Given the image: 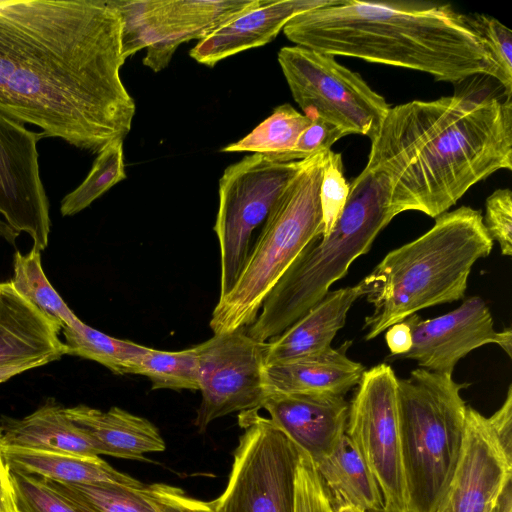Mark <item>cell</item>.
Listing matches in <instances>:
<instances>
[{"label":"cell","instance_id":"30bf717a","mask_svg":"<svg viewBox=\"0 0 512 512\" xmlns=\"http://www.w3.org/2000/svg\"><path fill=\"white\" fill-rule=\"evenodd\" d=\"M303 162L251 154L225 169L219 180L214 225L220 251L219 297L235 283L251 250L254 231L264 224Z\"/></svg>","mask_w":512,"mask_h":512},{"label":"cell","instance_id":"74e56055","mask_svg":"<svg viewBox=\"0 0 512 512\" xmlns=\"http://www.w3.org/2000/svg\"><path fill=\"white\" fill-rule=\"evenodd\" d=\"M144 493L158 512H214L210 503L191 498L180 488L167 484L145 485Z\"/></svg>","mask_w":512,"mask_h":512},{"label":"cell","instance_id":"44dd1931","mask_svg":"<svg viewBox=\"0 0 512 512\" xmlns=\"http://www.w3.org/2000/svg\"><path fill=\"white\" fill-rule=\"evenodd\" d=\"M351 344L286 363L265 366L264 384L270 394H331L344 396L358 385L364 366L346 355Z\"/></svg>","mask_w":512,"mask_h":512},{"label":"cell","instance_id":"cb8c5ba5","mask_svg":"<svg viewBox=\"0 0 512 512\" xmlns=\"http://www.w3.org/2000/svg\"><path fill=\"white\" fill-rule=\"evenodd\" d=\"M313 463L333 510L352 505L365 511L384 512L377 482L346 434L328 454Z\"/></svg>","mask_w":512,"mask_h":512},{"label":"cell","instance_id":"9a60e30c","mask_svg":"<svg viewBox=\"0 0 512 512\" xmlns=\"http://www.w3.org/2000/svg\"><path fill=\"white\" fill-rule=\"evenodd\" d=\"M42 137L0 113V215L14 231L27 233L40 252L48 245L51 227L37 149Z\"/></svg>","mask_w":512,"mask_h":512},{"label":"cell","instance_id":"836d02e7","mask_svg":"<svg viewBox=\"0 0 512 512\" xmlns=\"http://www.w3.org/2000/svg\"><path fill=\"white\" fill-rule=\"evenodd\" d=\"M350 193V183L343 173V161L340 153L328 150L325 154L322 181L320 186V205L324 232L328 234L340 217Z\"/></svg>","mask_w":512,"mask_h":512},{"label":"cell","instance_id":"8d00e7d4","mask_svg":"<svg viewBox=\"0 0 512 512\" xmlns=\"http://www.w3.org/2000/svg\"><path fill=\"white\" fill-rule=\"evenodd\" d=\"M309 126L300 134L291 153L292 161H299L331 150V146L345 135L336 127L318 117L310 118Z\"/></svg>","mask_w":512,"mask_h":512},{"label":"cell","instance_id":"f35d334b","mask_svg":"<svg viewBox=\"0 0 512 512\" xmlns=\"http://www.w3.org/2000/svg\"><path fill=\"white\" fill-rule=\"evenodd\" d=\"M0 512H18L10 467L4 455L3 433L0 426Z\"/></svg>","mask_w":512,"mask_h":512},{"label":"cell","instance_id":"d4e9b609","mask_svg":"<svg viewBox=\"0 0 512 512\" xmlns=\"http://www.w3.org/2000/svg\"><path fill=\"white\" fill-rule=\"evenodd\" d=\"M11 471L31 474L66 484H115L142 488L140 481L121 473L98 457L4 447Z\"/></svg>","mask_w":512,"mask_h":512},{"label":"cell","instance_id":"d6a6232c","mask_svg":"<svg viewBox=\"0 0 512 512\" xmlns=\"http://www.w3.org/2000/svg\"><path fill=\"white\" fill-rule=\"evenodd\" d=\"M467 24L483 40L494 60L506 95L512 92V31L496 18L481 14H465Z\"/></svg>","mask_w":512,"mask_h":512},{"label":"cell","instance_id":"4dcf8cb0","mask_svg":"<svg viewBox=\"0 0 512 512\" xmlns=\"http://www.w3.org/2000/svg\"><path fill=\"white\" fill-rule=\"evenodd\" d=\"M49 484L85 512H158L144 487L115 484L77 485L47 479Z\"/></svg>","mask_w":512,"mask_h":512},{"label":"cell","instance_id":"d590c367","mask_svg":"<svg viewBox=\"0 0 512 512\" xmlns=\"http://www.w3.org/2000/svg\"><path fill=\"white\" fill-rule=\"evenodd\" d=\"M295 512H333L314 463L302 450L296 473Z\"/></svg>","mask_w":512,"mask_h":512},{"label":"cell","instance_id":"8992f818","mask_svg":"<svg viewBox=\"0 0 512 512\" xmlns=\"http://www.w3.org/2000/svg\"><path fill=\"white\" fill-rule=\"evenodd\" d=\"M452 375L424 368L397 379L408 512H436L458 462L466 404Z\"/></svg>","mask_w":512,"mask_h":512},{"label":"cell","instance_id":"277c9868","mask_svg":"<svg viewBox=\"0 0 512 512\" xmlns=\"http://www.w3.org/2000/svg\"><path fill=\"white\" fill-rule=\"evenodd\" d=\"M492 248L480 210L461 206L436 217L427 232L390 251L366 275L365 297L374 309L364 321L365 339L422 309L462 299L472 267Z\"/></svg>","mask_w":512,"mask_h":512},{"label":"cell","instance_id":"5b68a950","mask_svg":"<svg viewBox=\"0 0 512 512\" xmlns=\"http://www.w3.org/2000/svg\"><path fill=\"white\" fill-rule=\"evenodd\" d=\"M395 216L387 177L365 167L350 183L346 205L332 230L310 242L288 267L246 329L248 335L267 343L290 327L345 277Z\"/></svg>","mask_w":512,"mask_h":512},{"label":"cell","instance_id":"d6986e66","mask_svg":"<svg viewBox=\"0 0 512 512\" xmlns=\"http://www.w3.org/2000/svg\"><path fill=\"white\" fill-rule=\"evenodd\" d=\"M369 291L366 276L356 285L327 294L280 335L265 345V366L322 354L345 325L349 309Z\"/></svg>","mask_w":512,"mask_h":512},{"label":"cell","instance_id":"6da1fadb","mask_svg":"<svg viewBox=\"0 0 512 512\" xmlns=\"http://www.w3.org/2000/svg\"><path fill=\"white\" fill-rule=\"evenodd\" d=\"M110 0H0V113L98 153L132 128Z\"/></svg>","mask_w":512,"mask_h":512},{"label":"cell","instance_id":"60d3db41","mask_svg":"<svg viewBox=\"0 0 512 512\" xmlns=\"http://www.w3.org/2000/svg\"><path fill=\"white\" fill-rule=\"evenodd\" d=\"M52 362L50 359H40L34 361H28L13 365H6L0 367V383L7 381L15 375L21 374L30 369L44 366Z\"/></svg>","mask_w":512,"mask_h":512},{"label":"cell","instance_id":"83f0119b","mask_svg":"<svg viewBox=\"0 0 512 512\" xmlns=\"http://www.w3.org/2000/svg\"><path fill=\"white\" fill-rule=\"evenodd\" d=\"M62 330L66 355L93 360L118 375L130 374L134 361L146 347L109 336L83 321L75 327Z\"/></svg>","mask_w":512,"mask_h":512},{"label":"cell","instance_id":"f546056e","mask_svg":"<svg viewBox=\"0 0 512 512\" xmlns=\"http://www.w3.org/2000/svg\"><path fill=\"white\" fill-rule=\"evenodd\" d=\"M126 178L123 140H115L98 153L86 178L61 201L62 216H73Z\"/></svg>","mask_w":512,"mask_h":512},{"label":"cell","instance_id":"2e32d148","mask_svg":"<svg viewBox=\"0 0 512 512\" xmlns=\"http://www.w3.org/2000/svg\"><path fill=\"white\" fill-rule=\"evenodd\" d=\"M404 321L412 345L399 358L414 360L420 368L452 375L460 359L486 344H497L512 357L511 328L494 329L491 311L481 297H470L458 308L432 319L423 320L416 313Z\"/></svg>","mask_w":512,"mask_h":512},{"label":"cell","instance_id":"ee69618b","mask_svg":"<svg viewBox=\"0 0 512 512\" xmlns=\"http://www.w3.org/2000/svg\"><path fill=\"white\" fill-rule=\"evenodd\" d=\"M333 512H366L364 509L352 506V505H346V506H340L333 510Z\"/></svg>","mask_w":512,"mask_h":512},{"label":"cell","instance_id":"7c38bea8","mask_svg":"<svg viewBox=\"0 0 512 512\" xmlns=\"http://www.w3.org/2000/svg\"><path fill=\"white\" fill-rule=\"evenodd\" d=\"M260 0H110L122 19L125 59L146 49L143 64L159 72L177 48L202 40Z\"/></svg>","mask_w":512,"mask_h":512},{"label":"cell","instance_id":"ab89813d","mask_svg":"<svg viewBox=\"0 0 512 512\" xmlns=\"http://www.w3.org/2000/svg\"><path fill=\"white\" fill-rule=\"evenodd\" d=\"M385 339L390 350L389 357L399 358L407 353L412 345L410 328L404 320L390 326Z\"/></svg>","mask_w":512,"mask_h":512},{"label":"cell","instance_id":"9c48e42d","mask_svg":"<svg viewBox=\"0 0 512 512\" xmlns=\"http://www.w3.org/2000/svg\"><path fill=\"white\" fill-rule=\"evenodd\" d=\"M239 438L228 484L214 512H295L301 449L259 410L239 414Z\"/></svg>","mask_w":512,"mask_h":512},{"label":"cell","instance_id":"ac0fdd59","mask_svg":"<svg viewBox=\"0 0 512 512\" xmlns=\"http://www.w3.org/2000/svg\"><path fill=\"white\" fill-rule=\"evenodd\" d=\"M329 0H260L198 41L190 56L209 67L219 61L271 42L299 13L323 6Z\"/></svg>","mask_w":512,"mask_h":512},{"label":"cell","instance_id":"484cf974","mask_svg":"<svg viewBox=\"0 0 512 512\" xmlns=\"http://www.w3.org/2000/svg\"><path fill=\"white\" fill-rule=\"evenodd\" d=\"M311 121L290 104L279 105L249 134L225 146L222 152H251L278 161H292L295 144Z\"/></svg>","mask_w":512,"mask_h":512},{"label":"cell","instance_id":"7bdbcfd3","mask_svg":"<svg viewBox=\"0 0 512 512\" xmlns=\"http://www.w3.org/2000/svg\"><path fill=\"white\" fill-rule=\"evenodd\" d=\"M510 497H512L511 483L508 484L507 487L505 488V490L503 491V493L498 501V504L493 512H503L506 502Z\"/></svg>","mask_w":512,"mask_h":512},{"label":"cell","instance_id":"52a82bcc","mask_svg":"<svg viewBox=\"0 0 512 512\" xmlns=\"http://www.w3.org/2000/svg\"><path fill=\"white\" fill-rule=\"evenodd\" d=\"M326 152L304 159L270 212L235 283L212 312L214 334L250 326L288 267L323 235L320 186Z\"/></svg>","mask_w":512,"mask_h":512},{"label":"cell","instance_id":"f1b7e54d","mask_svg":"<svg viewBox=\"0 0 512 512\" xmlns=\"http://www.w3.org/2000/svg\"><path fill=\"white\" fill-rule=\"evenodd\" d=\"M131 374L148 377L153 390H199L196 348L162 351L145 347L134 361Z\"/></svg>","mask_w":512,"mask_h":512},{"label":"cell","instance_id":"ba28073f","mask_svg":"<svg viewBox=\"0 0 512 512\" xmlns=\"http://www.w3.org/2000/svg\"><path fill=\"white\" fill-rule=\"evenodd\" d=\"M278 62L305 116L318 117L345 136L371 140L377 134L390 107L360 74L332 55L297 45L282 47Z\"/></svg>","mask_w":512,"mask_h":512},{"label":"cell","instance_id":"ffe728a7","mask_svg":"<svg viewBox=\"0 0 512 512\" xmlns=\"http://www.w3.org/2000/svg\"><path fill=\"white\" fill-rule=\"evenodd\" d=\"M61 328L47 318L10 281L0 283V367L66 355Z\"/></svg>","mask_w":512,"mask_h":512},{"label":"cell","instance_id":"e575fe53","mask_svg":"<svg viewBox=\"0 0 512 512\" xmlns=\"http://www.w3.org/2000/svg\"><path fill=\"white\" fill-rule=\"evenodd\" d=\"M483 223L491 239L498 242L501 254L511 256L512 192L510 189H497L486 199Z\"/></svg>","mask_w":512,"mask_h":512},{"label":"cell","instance_id":"4fadbf2b","mask_svg":"<svg viewBox=\"0 0 512 512\" xmlns=\"http://www.w3.org/2000/svg\"><path fill=\"white\" fill-rule=\"evenodd\" d=\"M512 385L490 417L467 406L462 446L447 493L436 512H493L511 483Z\"/></svg>","mask_w":512,"mask_h":512},{"label":"cell","instance_id":"4316f807","mask_svg":"<svg viewBox=\"0 0 512 512\" xmlns=\"http://www.w3.org/2000/svg\"><path fill=\"white\" fill-rule=\"evenodd\" d=\"M13 287L61 329L75 327L81 320L68 307L45 275L41 252L32 247L27 254L14 255Z\"/></svg>","mask_w":512,"mask_h":512},{"label":"cell","instance_id":"7a4b0ae2","mask_svg":"<svg viewBox=\"0 0 512 512\" xmlns=\"http://www.w3.org/2000/svg\"><path fill=\"white\" fill-rule=\"evenodd\" d=\"M365 167L387 177L396 215L436 218L479 181L512 169L511 95L460 93L390 107Z\"/></svg>","mask_w":512,"mask_h":512},{"label":"cell","instance_id":"8fae6325","mask_svg":"<svg viewBox=\"0 0 512 512\" xmlns=\"http://www.w3.org/2000/svg\"><path fill=\"white\" fill-rule=\"evenodd\" d=\"M397 379L385 363L365 370L349 404L345 430L377 482L384 512H408Z\"/></svg>","mask_w":512,"mask_h":512},{"label":"cell","instance_id":"5bb4252c","mask_svg":"<svg viewBox=\"0 0 512 512\" xmlns=\"http://www.w3.org/2000/svg\"><path fill=\"white\" fill-rule=\"evenodd\" d=\"M265 345L239 328L195 346L202 399L194 424L200 432L220 417L261 409L267 397Z\"/></svg>","mask_w":512,"mask_h":512},{"label":"cell","instance_id":"603a6c76","mask_svg":"<svg viewBox=\"0 0 512 512\" xmlns=\"http://www.w3.org/2000/svg\"><path fill=\"white\" fill-rule=\"evenodd\" d=\"M3 446L83 457H98L89 435L74 424L54 399L21 418L1 420Z\"/></svg>","mask_w":512,"mask_h":512},{"label":"cell","instance_id":"e0dca14e","mask_svg":"<svg viewBox=\"0 0 512 512\" xmlns=\"http://www.w3.org/2000/svg\"><path fill=\"white\" fill-rule=\"evenodd\" d=\"M261 408L316 462L345 434L349 404L331 394H270Z\"/></svg>","mask_w":512,"mask_h":512},{"label":"cell","instance_id":"f6af8a7d","mask_svg":"<svg viewBox=\"0 0 512 512\" xmlns=\"http://www.w3.org/2000/svg\"><path fill=\"white\" fill-rule=\"evenodd\" d=\"M503 512H512V497H510L507 502H506V505H505V508H504V511Z\"/></svg>","mask_w":512,"mask_h":512},{"label":"cell","instance_id":"1f68e13d","mask_svg":"<svg viewBox=\"0 0 512 512\" xmlns=\"http://www.w3.org/2000/svg\"><path fill=\"white\" fill-rule=\"evenodd\" d=\"M11 476L18 512H85L43 477L16 471Z\"/></svg>","mask_w":512,"mask_h":512},{"label":"cell","instance_id":"7402d4cb","mask_svg":"<svg viewBox=\"0 0 512 512\" xmlns=\"http://www.w3.org/2000/svg\"><path fill=\"white\" fill-rule=\"evenodd\" d=\"M65 413L89 435L99 455L144 459L145 453L161 452L166 448L156 426L119 407L102 411L79 404L65 408Z\"/></svg>","mask_w":512,"mask_h":512},{"label":"cell","instance_id":"3957f363","mask_svg":"<svg viewBox=\"0 0 512 512\" xmlns=\"http://www.w3.org/2000/svg\"><path fill=\"white\" fill-rule=\"evenodd\" d=\"M295 45L332 56L412 69L460 83L497 66L465 14L431 1L329 0L283 28Z\"/></svg>","mask_w":512,"mask_h":512},{"label":"cell","instance_id":"b9f144b4","mask_svg":"<svg viewBox=\"0 0 512 512\" xmlns=\"http://www.w3.org/2000/svg\"><path fill=\"white\" fill-rule=\"evenodd\" d=\"M18 236L19 233L14 231L4 220L0 219V238L14 245Z\"/></svg>","mask_w":512,"mask_h":512}]
</instances>
